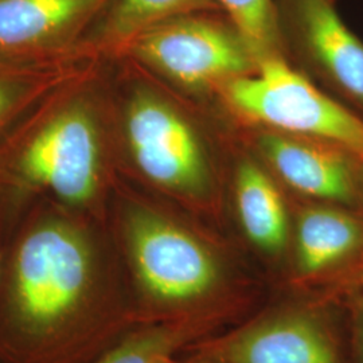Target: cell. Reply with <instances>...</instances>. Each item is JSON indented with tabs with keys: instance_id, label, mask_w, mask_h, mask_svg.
Here are the masks:
<instances>
[{
	"instance_id": "1",
	"label": "cell",
	"mask_w": 363,
	"mask_h": 363,
	"mask_svg": "<svg viewBox=\"0 0 363 363\" xmlns=\"http://www.w3.org/2000/svg\"><path fill=\"white\" fill-rule=\"evenodd\" d=\"M96 255L73 220L46 217L31 226L13 253L7 316L13 334L31 349L64 342L91 308Z\"/></svg>"
},
{
	"instance_id": "2",
	"label": "cell",
	"mask_w": 363,
	"mask_h": 363,
	"mask_svg": "<svg viewBox=\"0 0 363 363\" xmlns=\"http://www.w3.org/2000/svg\"><path fill=\"white\" fill-rule=\"evenodd\" d=\"M220 91L235 113L264 127L339 147L363 163V120L313 86L281 55L257 64Z\"/></svg>"
},
{
	"instance_id": "3",
	"label": "cell",
	"mask_w": 363,
	"mask_h": 363,
	"mask_svg": "<svg viewBox=\"0 0 363 363\" xmlns=\"http://www.w3.org/2000/svg\"><path fill=\"white\" fill-rule=\"evenodd\" d=\"M85 85L52 105L13 162V175L28 187L52 191L72 208H85L99 194L104 144L96 108Z\"/></svg>"
},
{
	"instance_id": "4",
	"label": "cell",
	"mask_w": 363,
	"mask_h": 363,
	"mask_svg": "<svg viewBox=\"0 0 363 363\" xmlns=\"http://www.w3.org/2000/svg\"><path fill=\"white\" fill-rule=\"evenodd\" d=\"M217 11L187 13L150 27L130 43L123 57L135 58L187 89L222 88L253 73L257 62L232 23Z\"/></svg>"
},
{
	"instance_id": "5",
	"label": "cell",
	"mask_w": 363,
	"mask_h": 363,
	"mask_svg": "<svg viewBox=\"0 0 363 363\" xmlns=\"http://www.w3.org/2000/svg\"><path fill=\"white\" fill-rule=\"evenodd\" d=\"M124 232L136 277L157 303L194 301L218 286L220 265L213 253L160 213L145 206L130 208Z\"/></svg>"
},
{
	"instance_id": "6",
	"label": "cell",
	"mask_w": 363,
	"mask_h": 363,
	"mask_svg": "<svg viewBox=\"0 0 363 363\" xmlns=\"http://www.w3.org/2000/svg\"><path fill=\"white\" fill-rule=\"evenodd\" d=\"M124 135L144 177L175 194L206 193L208 157L190 123L155 91L139 88L124 109Z\"/></svg>"
},
{
	"instance_id": "7",
	"label": "cell",
	"mask_w": 363,
	"mask_h": 363,
	"mask_svg": "<svg viewBox=\"0 0 363 363\" xmlns=\"http://www.w3.org/2000/svg\"><path fill=\"white\" fill-rule=\"evenodd\" d=\"M111 0H0V57L52 58L79 45Z\"/></svg>"
},
{
	"instance_id": "8",
	"label": "cell",
	"mask_w": 363,
	"mask_h": 363,
	"mask_svg": "<svg viewBox=\"0 0 363 363\" xmlns=\"http://www.w3.org/2000/svg\"><path fill=\"white\" fill-rule=\"evenodd\" d=\"M259 145L276 174L298 193L340 205L357 202L363 163L350 152L276 132L264 133Z\"/></svg>"
},
{
	"instance_id": "9",
	"label": "cell",
	"mask_w": 363,
	"mask_h": 363,
	"mask_svg": "<svg viewBox=\"0 0 363 363\" xmlns=\"http://www.w3.org/2000/svg\"><path fill=\"white\" fill-rule=\"evenodd\" d=\"M97 61L81 49L52 58L0 57V136L27 113L85 85Z\"/></svg>"
},
{
	"instance_id": "10",
	"label": "cell",
	"mask_w": 363,
	"mask_h": 363,
	"mask_svg": "<svg viewBox=\"0 0 363 363\" xmlns=\"http://www.w3.org/2000/svg\"><path fill=\"white\" fill-rule=\"evenodd\" d=\"M304 48L337 89L363 105V43L339 16L335 0H286Z\"/></svg>"
},
{
	"instance_id": "11",
	"label": "cell",
	"mask_w": 363,
	"mask_h": 363,
	"mask_svg": "<svg viewBox=\"0 0 363 363\" xmlns=\"http://www.w3.org/2000/svg\"><path fill=\"white\" fill-rule=\"evenodd\" d=\"M230 363H340L328 331L307 315H286L250 327L223 347Z\"/></svg>"
},
{
	"instance_id": "12",
	"label": "cell",
	"mask_w": 363,
	"mask_h": 363,
	"mask_svg": "<svg viewBox=\"0 0 363 363\" xmlns=\"http://www.w3.org/2000/svg\"><path fill=\"white\" fill-rule=\"evenodd\" d=\"M218 10L217 0H111L79 49L99 60L123 57L130 42L150 27L187 13Z\"/></svg>"
},
{
	"instance_id": "13",
	"label": "cell",
	"mask_w": 363,
	"mask_h": 363,
	"mask_svg": "<svg viewBox=\"0 0 363 363\" xmlns=\"http://www.w3.org/2000/svg\"><path fill=\"white\" fill-rule=\"evenodd\" d=\"M363 252V220L345 208H307L298 222V264L301 272H323Z\"/></svg>"
},
{
	"instance_id": "14",
	"label": "cell",
	"mask_w": 363,
	"mask_h": 363,
	"mask_svg": "<svg viewBox=\"0 0 363 363\" xmlns=\"http://www.w3.org/2000/svg\"><path fill=\"white\" fill-rule=\"evenodd\" d=\"M235 202L241 225L255 245L268 253L286 247L288 220L283 199L269 177L252 162L237 171Z\"/></svg>"
},
{
	"instance_id": "15",
	"label": "cell",
	"mask_w": 363,
	"mask_h": 363,
	"mask_svg": "<svg viewBox=\"0 0 363 363\" xmlns=\"http://www.w3.org/2000/svg\"><path fill=\"white\" fill-rule=\"evenodd\" d=\"M256 62L279 55L280 22L276 0H217Z\"/></svg>"
},
{
	"instance_id": "16",
	"label": "cell",
	"mask_w": 363,
	"mask_h": 363,
	"mask_svg": "<svg viewBox=\"0 0 363 363\" xmlns=\"http://www.w3.org/2000/svg\"><path fill=\"white\" fill-rule=\"evenodd\" d=\"M186 334L187 328L182 325L151 327L128 337L96 363H174Z\"/></svg>"
},
{
	"instance_id": "17",
	"label": "cell",
	"mask_w": 363,
	"mask_h": 363,
	"mask_svg": "<svg viewBox=\"0 0 363 363\" xmlns=\"http://www.w3.org/2000/svg\"><path fill=\"white\" fill-rule=\"evenodd\" d=\"M354 331H355V345L359 355V361L363 363V304L358 308L355 315Z\"/></svg>"
},
{
	"instance_id": "18",
	"label": "cell",
	"mask_w": 363,
	"mask_h": 363,
	"mask_svg": "<svg viewBox=\"0 0 363 363\" xmlns=\"http://www.w3.org/2000/svg\"><path fill=\"white\" fill-rule=\"evenodd\" d=\"M361 283H362V286H363V272H362V274H361Z\"/></svg>"
}]
</instances>
